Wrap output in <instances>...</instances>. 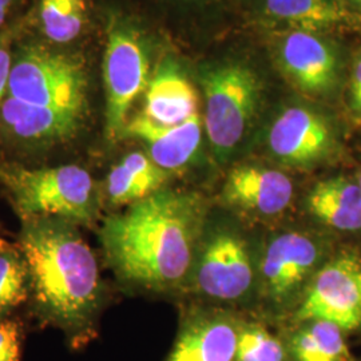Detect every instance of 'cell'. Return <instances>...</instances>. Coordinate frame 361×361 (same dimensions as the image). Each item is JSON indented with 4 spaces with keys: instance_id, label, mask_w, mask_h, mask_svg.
I'll return each instance as SVG.
<instances>
[{
    "instance_id": "28",
    "label": "cell",
    "mask_w": 361,
    "mask_h": 361,
    "mask_svg": "<svg viewBox=\"0 0 361 361\" xmlns=\"http://www.w3.org/2000/svg\"><path fill=\"white\" fill-rule=\"evenodd\" d=\"M357 183H359V186H360L361 189V173L359 174V180H357Z\"/></svg>"
},
{
    "instance_id": "10",
    "label": "cell",
    "mask_w": 361,
    "mask_h": 361,
    "mask_svg": "<svg viewBox=\"0 0 361 361\" xmlns=\"http://www.w3.org/2000/svg\"><path fill=\"white\" fill-rule=\"evenodd\" d=\"M197 283L207 296L235 300L244 296L253 283V267L243 240L232 234H219L202 253Z\"/></svg>"
},
{
    "instance_id": "21",
    "label": "cell",
    "mask_w": 361,
    "mask_h": 361,
    "mask_svg": "<svg viewBox=\"0 0 361 361\" xmlns=\"http://www.w3.org/2000/svg\"><path fill=\"white\" fill-rule=\"evenodd\" d=\"M343 329L328 322H312L293 338L297 361H347L348 348Z\"/></svg>"
},
{
    "instance_id": "27",
    "label": "cell",
    "mask_w": 361,
    "mask_h": 361,
    "mask_svg": "<svg viewBox=\"0 0 361 361\" xmlns=\"http://www.w3.org/2000/svg\"><path fill=\"white\" fill-rule=\"evenodd\" d=\"M16 0H0V28L6 25Z\"/></svg>"
},
{
    "instance_id": "14",
    "label": "cell",
    "mask_w": 361,
    "mask_h": 361,
    "mask_svg": "<svg viewBox=\"0 0 361 361\" xmlns=\"http://www.w3.org/2000/svg\"><path fill=\"white\" fill-rule=\"evenodd\" d=\"M319 247L302 233H285L276 237L265 250L261 273L271 296H289L314 268Z\"/></svg>"
},
{
    "instance_id": "6",
    "label": "cell",
    "mask_w": 361,
    "mask_h": 361,
    "mask_svg": "<svg viewBox=\"0 0 361 361\" xmlns=\"http://www.w3.org/2000/svg\"><path fill=\"white\" fill-rule=\"evenodd\" d=\"M150 78V55L142 34L137 27L116 20L109 28L104 55L107 141L123 137L130 109L145 94Z\"/></svg>"
},
{
    "instance_id": "19",
    "label": "cell",
    "mask_w": 361,
    "mask_h": 361,
    "mask_svg": "<svg viewBox=\"0 0 361 361\" xmlns=\"http://www.w3.org/2000/svg\"><path fill=\"white\" fill-rule=\"evenodd\" d=\"M86 0H39L38 27L50 43L68 44L85 31L89 19Z\"/></svg>"
},
{
    "instance_id": "7",
    "label": "cell",
    "mask_w": 361,
    "mask_h": 361,
    "mask_svg": "<svg viewBox=\"0 0 361 361\" xmlns=\"http://www.w3.org/2000/svg\"><path fill=\"white\" fill-rule=\"evenodd\" d=\"M298 322H328L343 331L361 328V258L343 253L319 271L296 313Z\"/></svg>"
},
{
    "instance_id": "13",
    "label": "cell",
    "mask_w": 361,
    "mask_h": 361,
    "mask_svg": "<svg viewBox=\"0 0 361 361\" xmlns=\"http://www.w3.org/2000/svg\"><path fill=\"white\" fill-rule=\"evenodd\" d=\"M280 65L298 89L323 92L331 89L337 77L334 51L312 32L293 31L280 42Z\"/></svg>"
},
{
    "instance_id": "5",
    "label": "cell",
    "mask_w": 361,
    "mask_h": 361,
    "mask_svg": "<svg viewBox=\"0 0 361 361\" xmlns=\"http://www.w3.org/2000/svg\"><path fill=\"white\" fill-rule=\"evenodd\" d=\"M202 86L207 138L213 153L224 161L252 125L259 101V83L249 67L229 63L207 70Z\"/></svg>"
},
{
    "instance_id": "16",
    "label": "cell",
    "mask_w": 361,
    "mask_h": 361,
    "mask_svg": "<svg viewBox=\"0 0 361 361\" xmlns=\"http://www.w3.org/2000/svg\"><path fill=\"white\" fill-rule=\"evenodd\" d=\"M310 213L328 226L356 232L361 229V189L357 182L336 177L319 182L308 197Z\"/></svg>"
},
{
    "instance_id": "20",
    "label": "cell",
    "mask_w": 361,
    "mask_h": 361,
    "mask_svg": "<svg viewBox=\"0 0 361 361\" xmlns=\"http://www.w3.org/2000/svg\"><path fill=\"white\" fill-rule=\"evenodd\" d=\"M268 13L300 31H320L347 20V13L329 0H267Z\"/></svg>"
},
{
    "instance_id": "17",
    "label": "cell",
    "mask_w": 361,
    "mask_h": 361,
    "mask_svg": "<svg viewBox=\"0 0 361 361\" xmlns=\"http://www.w3.org/2000/svg\"><path fill=\"white\" fill-rule=\"evenodd\" d=\"M169 173L147 154L134 152L110 170L106 190L113 205H133L162 189Z\"/></svg>"
},
{
    "instance_id": "12",
    "label": "cell",
    "mask_w": 361,
    "mask_h": 361,
    "mask_svg": "<svg viewBox=\"0 0 361 361\" xmlns=\"http://www.w3.org/2000/svg\"><path fill=\"white\" fill-rule=\"evenodd\" d=\"M224 198L233 207L261 216H276L293 200V182L284 173L259 166L233 169L225 182Z\"/></svg>"
},
{
    "instance_id": "4",
    "label": "cell",
    "mask_w": 361,
    "mask_h": 361,
    "mask_svg": "<svg viewBox=\"0 0 361 361\" xmlns=\"http://www.w3.org/2000/svg\"><path fill=\"white\" fill-rule=\"evenodd\" d=\"M89 74L82 55L40 43L13 54L8 94L26 104L86 114Z\"/></svg>"
},
{
    "instance_id": "22",
    "label": "cell",
    "mask_w": 361,
    "mask_h": 361,
    "mask_svg": "<svg viewBox=\"0 0 361 361\" xmlns=\"http://www.w3.org/2000/svg\"><path fill=\"white\" fill-rule=\"evenodd\" d=\"M30 289L25 258L0 247V319L26 301Z\"/></svg>"
},
{
    "instance_id": "18",
    "label": "cell",
    "mask_w": 361,
    "mask_h": 361,
    "mask_svg": "<svg viewBox=\"0 0 361 361\" xmlns=\"http://www.w3.org/2000/svg\"><path fill=\"white\" fill-rule=\"evenodd\" d=\"M238 334L226 320H207L180 336L169 361H235Z\"/></svg>"
},
{
    "instance_id": "23",
    "label": "cell",
    "mask_w": 361,
    "mask_h": 361,
    "mask_svg": "<svg viewBox=\"0 0 361 361\" xmlns=\"http://www.w3.org/2000/svg\"><path fill=\"white\" fill-rule=\"evenodd\" d=\"M283 344L262 328H247L238 334L235 361H284Z\"/></svg>"
},
{
    "instance_id": "15",
    "label": "cell",
    "mask_w": 361,
    "mask_h": 361,
    "mask_svg": "<svg viewBox=\"0 0 361 361\" xmlns=\"http://www.w3.org/2000/svg\"><path fill=\"white\" fill-rule=\"evenodd\" d=\"M198 95L178 67L165 62L157 67L145 91L143 116L162 126H174L197 114Z\"/></svg>"
},
{
    "instance_id": "2",
    "label": "cell",
    "mask_w": 361,
    "mask_h": 361,
    "mask_svg": "<svg viewBox=\"0 0 361 361\" xmlns=\"http://www.w3.org/2000/svg\"><path fill=\"white\" fill-rule=\"evenodd\" d=\"M20 250L39 314L74 343L86 337L98 310L101 279L77 225L55 217L25 219Z\"/></svg>"
},
{
    "instance_id": "8",
    "label": "cell",
    "mask_w": 361,
    "mask_h": 361,
    "mask_svg": "<svg viewBox=\"0 0 361 361\" xmlns=\"http://www.w3.org/2000/svg\"><path fill=\"white\" fill-rule=\"evenodd\" d=\"M86 114L26 104L7 95L0 106V130L13 142L46 147L75 138Z\"/></svg>"
},
{
    "instance_id": "26",
    "label": "cell",
    "mask_w": 361,
    "mask_h": 361,
    "mask_svg": "<svg viewBox=\"0 0 361 361\" xmlns=\"http://www.w3.org/2000/svg\"><path fill=\"white\" fill-rule=\"evenodd\" d=\"M350 101L352 107L361 111V61L357 62L350 79Z\"/></svg>"
},
{
    "instance_id": "25",
    "label": "cell",
    "mask_w": 361,
    "mask_h": 361,
    "mask_svg": "<svg viewBox=\"0 0 361 361\" xmlns=\"http://www.w3.org/2000/svg\"><path fill=\"white\" fill-rule=\"evenodd\" d=\"M13 30L8 28L0 32V106L8 94V83L13 68V54L11 51Z\"/></svg>"
},
{
    "instance_id": "30",
    "label": "cell",
    "mask_w": 361,
    "mask_h": 361,
    "mask_svg": "<svg viewBox=\"0 0 361 361\" xmlns=\"http://www.w3.org/2000/svg\"><path fill=\"white\" fill-rule=\"evenodd\" d=\"M0 245H1V241H0Z\"/></svg>"
},
{
    "instance_id": "9",
    "label": "cell",
    "mask_w": 361,
    "mask_h": 361,
    "mask_svg": "<svg viewBox=\"0 0 361 361\" xmlns=\"http://www.w3.org/2000/svg\"><path fill=\"white\" fill-rule=\"evenodd\" d=\"M268 145L288 166H308L328 154L332 134L325 119L304 107H289L273 122Z\"/></svg>"
},
{
    "instance_id": "11",
    "label": "cell",
    "mask_w": 361,
    "mask_h": 361,
    "mask_svg": "<svg viewBox=\"0 0 361 361\" xmlns=\"http://www.w3.org/2000/svg\"><path fill=\"white\" fill-rule=\"evenodd\" d=\"M123 137L142 141L153 162L170 173L189 165L197 154L202 138V121L197 113L180 125L162 126L140 113L128 122Z\"/></svg>"
},
{
    "instance_id": "29",
    "label": "cell",
    "mask_w": 361,
    "mask_h": 361,
    "mask_svg": "<svg viewBox=\"0 0 361 361\" xmlns=\"http://www.w3.org/2000/svg\"><path fill=\"white\" fill-rule=\"evenodd\" d=\"M352 1H355V3H357V4H361V0H352Z\"/></svg>"
},
{
    "instance_id": "3",
    "label": "cell",
    "mask_w": 361,
    "mask_h": 361,
    "mask_svg": "<svg viewBox=\"0 0 361 361\" xmlns=\"http://www.w3.org/2000/svg\"><path fill=\"white\" fill-rule=\"evenodd\" d=\"M0 183L23 221L55 217L90 225L98 216L95 182L78 165L32 169L0 161Z\"/></svg>"
},
{
    "instance_id": "1",
    "label": "cell",
    "mask_w": 361,
    "mask_h": 361,
    "mask_svg": "<svg viewBox=\"0 0 361 361\" xmlns=\"http://www.w3.org/2000/svg\"><path fill=\"white\" fill-rule=\"evenodd\" d=\"M204 214L200 195L159 189L106 219L101 229L104 255L129 283L174 286L190 271Z\"/></svg>"
},
{
    "instance_id": "24",
    "label": "cell",
    "mask_w": 361,
    "mask_h": 361,
    "mask_svg": "<svg viewBox=\"0 0 361 361\" xmlns=\"http://www.w3.org/2000/svg\"><path fill=\"white\" fill-rule=\"evenodd\" d=\"M22 325L10 317L0 319V361L22 360Z\"/></svg>"
}]
</instances>
